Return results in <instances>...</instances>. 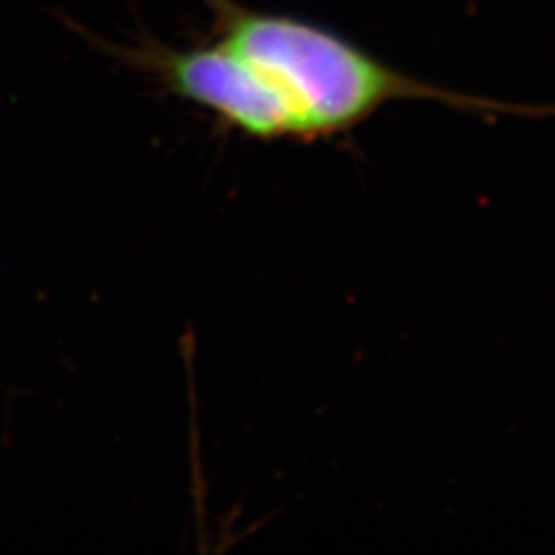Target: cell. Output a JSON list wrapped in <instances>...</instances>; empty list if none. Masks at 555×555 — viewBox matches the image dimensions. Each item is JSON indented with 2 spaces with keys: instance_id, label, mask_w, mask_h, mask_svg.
<instances>
[{
  "instance_id": "1",
  "label": "cell",
  "mask_w": 555,
  "mask_h": 555,
  "mask_svg": "<svg viewBox=\"0 0 555 555\" xmlns=\"http://www.w3.org/2000/svg\"><path fill=\"white\" fill-rule=\"evenodd\" d=\"M222 13L220 41L276 80L297 109L305 142L348 132L391 101H438L474 114L531 118L555 114V107L477 100L405 77L357 46L305 21L243 9Z\"/></svg>"
},
{
  "instance_id": "2",
  "label": "cell",
  "mask_w": 555,
  "mask_h": 555,
  "mask_svg": "<svg viewBox=\"0 0 555 555\" xmlns=\"http://www.w3.org/2000/svg\"><path fill=\"white\" fill-rule=\"evenodd\" d=\"M151 62L169 91L217 114L238 132L258 140H302L297 109L276 80L224 41L163 52Z\"/></svg>"
}]
</instances>
